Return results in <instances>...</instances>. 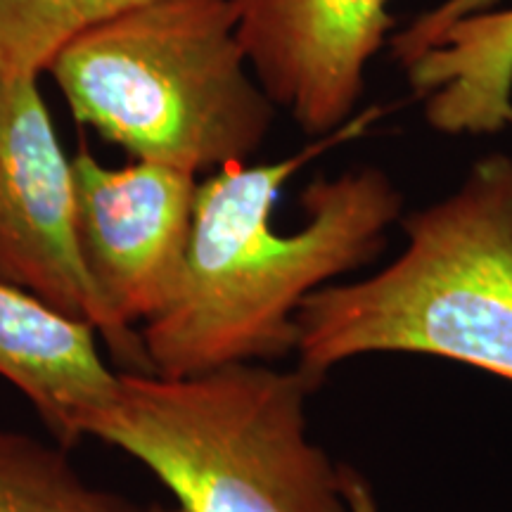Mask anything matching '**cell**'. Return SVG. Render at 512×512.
Returning <instances> with one entry per match:
<instances>
[{
    "label": "cell",
    "mask_w": 512,
    "mask_h": 512,
    "mask_svg": "<svg viewBox=\"0 0 512 512\" xmlns=\"http://www.w3.org/2000/svg\"><path fill=\"white\" fill-rule=\"evenodd\" d=\"M380 117V107H370L297 155L230 164L197 183L181 275L169 302L138 328L152 373L280 361L297 349L304 299L380 259L403 216V195L377 166L313 178L302 192L306 221L292 233L273 228L285 183Z\"/></svg>",
    "instance_id": "obj_1"
},
{
    "label": "cell",
    "mask_w": 512,
    "mask_h": 512,
    "mask_svg": "<svg viewBox=\"0 0 512 512\" xmlns=\"http://www.w3.org/2000/svg\"><path fill=\"white\" fill-rule=\"evenodd\" d=\"M399 226L406 245L380 271L304 299L294 366L318 389L358 356L418 354L512 384V157H482Z\"/></svg>",
    "instance_id": "obj_2"
},
{
    "label": "cell",
    "mask_w": 512,
    "mask_h": 512,
    "mask_svg": "<svg viewBox=\"0 0 512 512\" xmlns=\"http://www.w3.org/2000/svg\"><path fill=\"white\" fill-rule=\"evenodd\" d=\"M313 392L297 366L264 361L121 370L91 437L145 465L181 512H349L342 463L309 434Z\"/></svg>",
    "instance_id": "obj_3"
},
{
    "label": "cell",
    "mask_w": 512,
    "mask_h": 512,
    "mask_svg": "<svg viewBox=\"0 0 512 512\" xmlns=\"http://www.w3.org/2000/svg\"><path fill=\"white\" fill-rule=\"evenodd\" d=\"M235 0H150L64 46L48 72L74 119L192 176L247 162L275 105L245 69Z\"/></svg>",
    "instance_id": "obj_4"
},
{
    "label": "cell",
    "mask_w": 512,
    "mask_h": 512,
    "mask_svg": "<svg viewBox=\"0 0 512 512\" xmlns=\"http://www.w3.org/2000/svg\"><path fill=\"white\" fill-rule=\"evenodd\" d=\"M0 280L86 320L126 370H150L140 332L119 325L83 261L72 159L36 76L0 74Z\"/></svg>",
    "instance_id": "obj_5"
},
{
    "label": "cell",
    "mask_w": 512,
    "mask_h": 512,
    "mask_svg": "<svg viewBox=\"0 0 512 512\" xmlns=\"http://www.w3.org/2000/svg\"><path fill=\"white\" fill-rule=\"evenodd\" d=\"M72 171L83 261L112 316L138 332L181 275L200 181L147 159L110 169L86 147Z\"/></svg>",
    "instance_id": "obj_6"
},
{
    "label": "cell",
    "mask_w": 512,
    "mask_h": 512,
    "mask_svg": "<svg viewBox=\"0 0 512 512\" xmlns=\"http://www.w3.org/2000/svg\"><path fill=\"white\" fill-rule=\"evenodd\" d=\"M238 38L256 81L306 136L356 117L366 69L394 17L389 0H235Z\"/></svg>",
    "instance_id": "obj_7"
},
{
    "label": "cell",
    "mask_w": 512,
    "mask_h": 512,
    "mask_svg": "<svg viewBox=\"0 0 512 512\" xmlns=\"http://www.w3.org/2000/svg\"><path fill=\"white\" fill-rule=\"evenodd\" d=\"M95 337L86 320L0 280V377L24 394L64 448L91 437L119 389V373Z\"/></svg>",
    "instance_id": "obj_8"
},
{
    "label": "cell",
    "mask_w": 512,
    "mask_h": 512,
    "mask_svg": "<svg viewBox=\"0 0 512 512\" xmlns=\"http://www.w3.org/2000/svg\"><path fill=\"white\" fill-rule=\"evenodd\" d=\"M425 119L446 136H491L512 126V8L451 24L406 67Z\"/></svg>",
    "instance_id": "obj_9"
},
{
    "label": "cell",
    "mask_w": 512,
    "mask_h": 512,
    "mask_svg": "<svg viewBox=\"0 0 512 512\" xmlns=\"http://www.w3.org/2000/svg\"><path fill=\"white\" fill-rule=\"evenodd\" d=\"M0 512H150L95 489L67 458V448L0 430Z\"/></svg>",
    "instance_id": "obj_10"
},
{
    "label": "cell",
    "mask_w": 512,
    "mask_h": 512,
    "mask_svg": "<svg viewBox=\"0 0 512 512\" xmlns=\"http://www.w3.org/2000/svg\"><path fill=\"white\" fill-rule=\"evenodd\" d=\"M150 0H0V74L46 72L83 31Z\"/></svg>",
    "instance_id": "obj_11"
},
{
    "label": "cell",
    "mask_w": 512,
    "mask_h": 512,
    "mask_svg": "<svg viewBox=\"0 0 512 512\" xmlns=\"http://www.w3.org/2000/svg\"><path fill=\"white\" fill-rule=\"evenodd\" d=\"M498 3L501 0H444L439 8L415 17L401 34L392 38V53L396 62H401L403 69H406L420 55H425L451 24H456L463 17L494 10Z\"/></svg>",
    "instance_id": "obj_12"
},
{
    "label": "cell",
    "mask_w": 512,
    "mask_h": 512,
    "mask_svg": "<svg viewBox=\"0 0 512 512\" xmlns=\"http://www.w3.org/2000/svg\"><path fill=\"white\" fill-rule=\"evenodd\" d=\"M342 489L347 496L349 512H382L368 477L354 465L342 463Z\"/></svg>",
    "instance_id": "obj_13"
},
{
    "label": "cell",
    "mask_w": 512,
    "mask_h": 512,
    "mask_svg": "<svg viewBox=\"0 0 512 512\" xmlns=\"http://www.w3.org/2000/svg\"><path fill=\"white\" fill-rule=\"evenodd\" d=\"M150 512H181L178 508H162V505H152Z\"/></svg>",
    "instance_id": "obj_14"
}]
</instances>
